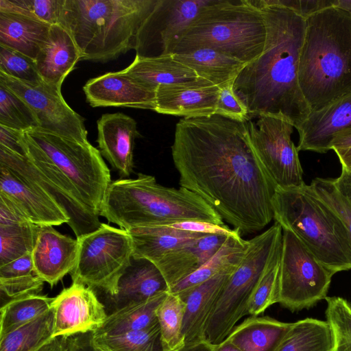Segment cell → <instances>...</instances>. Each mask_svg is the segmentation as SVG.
<instances>
[{
	"label": "cell",
	"instance_id": "obj_27",
	"mask_svg": "<svg viewBox=\"0 0 351 351\" xmlns=\"http://www.w3.org/2000/svg\"><path fill=\"white\" fill-rule=\"evenodd\" d=\"M169 286L158 267L144 258H134L121 276L117 294L110 296L114 311L168 292Z\"/></svg>",
	"mask_w": 351,
	"mask_h": 351
},
{
	"label": "cell",
	"instance_id": "obj_4",
	"mask_svg": "<svg viewBox=\"0 0 351 351\" xmlns=\"http://www.w3.org/2000/svg\"><path fill=\"white\" fill-rule=\"evenodd\" d=\"M99 216L127 231L138 228L194 220L224 225L221 215L204 199L184 187H167L154 176L112 181Z\"/></svg>",
	"mask_w": 351,
	"mask_h": 351
},
{
	"label": "cell",
	"instance_id": "obj_11",
	"mask_svg": "<svg viewBox=\"0 0 351 351\" xmlns=\"http://www.w3.org/2000/svg\"><path fill=\"white\" fill-rule=\"evenodd\" d=\"M273 255L267 244L259 241L249 243L242 260L216 300L206 324V341L213 345L220 343L237 322L247 315L252 294Z\"/></svg>",
	"mask_w": 351,
	"mask_h": 351
},
{
	"label": "cell",
	"instance_id": "obj_17",
	"mask_svg": "<svg viewBox=\"0 0 351 351\" xmlns=\"http://www.w3.org/2000/svg\"><path fill=\"white\" fill-rule=\"evenodd\" d=\"M92 107H128L155 110L156 90L123 70L108 72L86 82L83 86Z\"/></svg>",
	"mask_w": 351,
	"mask_h": 351
},
{
	"label": "cell",
	"instance_id": "obj_55",
	"mask_svg": "<svg viewBox=\"0 0 351 351\" xmlns=\"http://www.w3.org/2000/svg\"><path fill=\"white\" fill-rule=\"evenodd\" d=\"M351 147V130L348 131L337 138L331 143L330 149H342Z\"/></svg>",
	"mask_w": 351,
	"mask_h": 351
},
{
	"label": "cell",
	"instance_id": "obj_48",
	"mask_svg": "<svg viewBox=\"0 0 351 351\" xmlns=\"http://www.w3.org/2000/svg\"><path fill=\"white\" fill-rule=\"evenodd\" d=\"M169 228L189 232L208 234H232L234 229H230L228 226L218 225L202 221L186 220L165 224Z\"/></svg>",
	"mask_w": 351,
	"mask_h": 351
},
{
	"label": "cell",
	"instance_id": "obj_43",
	"mask_svg": "<svg viewBox=\"0 0 351 351\" xmlns=\"http://www.w3.org/2000/svg\"><path fill=\"white\" fill-rule=\"evenodd\" d=\"M280 256L281 252L274 257L263 273L251 298L247 315L258 316L269 306L278 303Z\"/></svg>",
	"mask_w": 351,
	"mask_h": 351
},
{
	"label": "cell",
	"instance_id": "obj_15",
	"mask_svg": "<svg viewBox=\"0 0 351 351\" xmlns=\"http://www.w3.org/2000/svg\"><path fill=\"white\" fill-rule=\"evenodd\" d=\"M212 0H158L137 36L136 56L158 57L169 53L182 32Z\"/></svg>",
	"mask_w": 351,
	"mask_h": 351
},
{
	"label": "cell",
	"instance_id": "obj_31",
	"mask_svg": "<svg viewBox=\"0 0 351 351\" xmlns=\"http://www.w3.org/2000/svg\"><path fill=\"white\" fill-rule=\"evenodd\" d=\"M173 54L176 60L193 69L199 77L219 88L234 83L237 75L247 65L211 49H198Z\"/></svg>",
	"mask_w": 351,
	"mask_h": 351
},
{
	"label": "cell",
	"instance_id": "obj_18",
	"mask_svg": "<svg viewBox=\"0 0 351 351\" xmlns=\"http://www.w3.org/2000/svg\"><path fill=\"white\" fill-rule=\"evenodd\" d=\"M0 194L10 199L34 224L69 223L66 213L46 193L0 164Z\"/></svg>",
	"mask_w": 351,
	"mask_h": 351
},
{
	"label": "cell",
	"instance_id": "obj_3",
	"mask_svg": "<svg viewBox=\"0 0 351 351\" xmlns=\"http://www.w3.org/2000/svg\"><path fill=\"white\" fill-rule=\"evenodd\" d=\"M298 82L311 111L351 92V13L335 7L306 19Z\"/></svg>",
	"mask_w": 351,
	"mask_h": 351
},
{
	"label": "cell",
	"instance_id": "obj_41",
	"mask_svg": "<svg viewBox=\"0 0 351 351\" xmlns=\"http://www.w3.org/2000/svg\"><path fill=\"white\" fill-rule=\"evenodd\" d=\"M0 125L21 132L39 128L30 107L0 82Z\"/></svg>",
	"mask_w": 351,
	"mask_h": 351
},
{
	"label": "cell",
	"instance_id": "obj_33",
	"mask_svg": "<svg viewBox=\"0 0 351 351\" xmlns=\"http://www.w3.org/2000/svg\"><path fill=\"white\" fill-rule=\"evenodd\" d=\"M168 292L114 311L107 316L102 326L93 332V335L94 337L117 335L158 324L157 310Z\"/></svg>",
	"mask_w": 351,
	"mask_h": 351
},
{
	"label": "cell",
	"instance_id": "obj_8",
	"mask_svg": "<svg viewBox=\"0 0 351 351\" xmlns=\"http://www.w3.org/2000/svg\"><path fill=\"white\" fill-rule=\"evenodd\" d=\"M25 156L0 146V164L48 195L68 215L76 238L98 229L99 215L88 207L77 189L52 160L25 134Z\"/></svg>",
	"mask_w": 351,
	"mask_h": 351
},
{
	"label": "cell",
	"instance_id": "obj_9",
	"mask_svg": "<svg viewBox=\"0 0 351 351\" xmlns=\"http://www.w3.org/2000/svg\"><path fill=\"white\" fill-rule=\"evenodd\" d=\"M70 179L84 203L99 215L106 192L110 184V171L99 149L39 128L24 132Z\"/></svg>",
	"mask_w": 351,
	"mask_h": 351
},
{
	"label": "cell",
	"instance_id": "obj_30",
	"mask_svg": "<svg viewBox=\"0 0 351 351\" xmlns=\"http://www.w3.org/2000/svg\"><path fill=\"white\" fill-rule=\"evenodd\" d=\"M269 316H250L225 339L241 351H274L292 326Z\"/></svg>",
	"mask_w": 351,
	"mask_h": 351
},
{
	"label": "cell",
	"instance_id": "obj_56",
	"mask_svg": "<svg viewBox=\"0 0 351 351\" xmlns=\"http://www.w3.org/2000/svg\"><path fill=\"white\" fill-rule=\"evenodd\" d=\"M178 351H214V345L204 340L199 342L185 345Z\"/></svg>",
	"mask_w": 351,
	"mask_h": 351
},
{
	"label": "cell",
	"instance_id": "obj_14",
	"mask_svg": "<svg viewBox=\"0 0 351 351\" xmlns=\"http://www.w3.org/2000/svg\"><path fill=\"white\" fill-rule=\"evenodd\" d=\"M0 82L30 107L39 129L81 143H89L84 118L67 104L61 90L45 82L31 84L1 72Z\"/></svg>",
	"mask_w": 351,
	"mask_h": 351
},
{
	"label": "cell",
	"instance_id": "obj_21",
	"mask_svg": "<svg viewBox=\"0 0 351 351\" xmlns=\"http://www.w3.org/2000/svg\"><path fill=\"white\" fill-rule=\"evenodd\" d=\"M79 242L62 234L52 226H41L32 253L37 275L51 287L74 269Z\"/></svg>",
	"mask_w": 351,
	"mask_h": 351
},
{
	"label": "cell",
	"instance_id": "obj_28",
	"mask_svg": "<svg viewBox=\"0 0 351 351\" xmlns=\"http://www.w3.org/2000/svg\"><path fill=\"white\" fill-rule=\"evenodd\" d=\"M123 71L154 90L160 86L187 83L200 78L193 69L176 60L173 53L158 57L136 55L133 62Z\"/></svg>",
	"mask_w": 351,
	"mask_h": 351
},
{
	"label": "cell",
	"instance_id": "obj_57",
	"mask_svg": "<svg viewBox=\"0 0 351 351\" xmlns=\"http://www.w3.org/2000/svg\"><path fill=\"white\" fill-rule=\"evenodd\" d=\"M214 351H241L230 342L224 339L217 345H214Z\"/></svg>",
	"mask_w": 351,
	"mask_h": 351
},
{
	"label": "cell",
	"instance_id": "obj_38",
	"mask_svg": "<svg viewBox=\"0 0 351 351\" xmlns=\"http://www.w3.org/2000/svg\"><path fill=\"white\" fill-rule=\"evenodd\" d=\"M40 226L28 219L0 224V266L32 254Z\"/></svg>",
	"mask_w": 351,
	"mask_h": 351
},
{
	"label": "cell",
	"instance_id": "obj_10",
	"mask_svg": "<svg viewBox=\"0 0 351 351\" xmlns=\"http://www.w3.org/2000/svg\"><path fill=\"white\" fill-rule=\"evenodd\" d=\"M77 239L79 250L71 272L73 282L99 289L110 296L117 294L119 279L132 259L129 232L101 223L98 229Z\"/></svg>",
	"mask_w": 351,
	"mask_h": 351
},
{
	"label": "cell",
	"instance_id": "obj_29",
	"mask_svg": "<svg viewBox=\"0 0 351 351\" xmlns=\"http://www.w3.org/2000/svg\"><path fill=\"white\" fill-rule=\"evenodd\" d=\"M133 243L134 258L155 264L168 252L208 234L178 230L165 225L141 227L128 231Z\"/></svg>",
	"mask_w": 351,
	"mask_h": 351
},
{
	"label": "cell",
	"instance_id": "obj_50",
	"mask_svg": "<svg viewBox=\"0 0 351 351\" xmlns=\"http://www.w3.org/2000/svg\"><path fill=\"white\" fill-rule=\"evenodd\" d=\"M283 4L305 19L327 8L332 7V0H281Z\"/></svg>",
	"mask_w": 351,
	"mask_h": 351
},
{
	"label": "cell",
	"instance_id": "obj_39",
	"mask_svg": "<svg viewBox=\"0 0 351 351\" xmlns=\"http://www.w3.org/2000/svg\"><path fill=\"white\" fill-rule=\"evenodd\" d=\"M186 304L176 294L168 292L156 315L165 351H178L185 346L182 324Z\"/></svg>",
	"mask_w": 351,
	"mask_h": 351
},
{
	"label": "cell",
	"instance_id": "obj_23",
	"mask_svg": "<svg viewBox=\"0 0 351 351\" xmlns=\"http://www.w3.org/2000/svg\"><path fill=\"white\" fill-rule=\"evenodd\" d=\"M82 60L80 50L68 30L59 24L52 25L48 40L38 53L35 63L47 84L61 90L62 84Z\"/></svg>",
	"mask_w": 351,
	"mask_h": 351
},
{
	"label": "cell",
	"instance_id": "obj_25",
	"mask_svg": "<svg viewBox=\"0 0 351 351\" xmlns=\"http://www.w3.org/2000/svg\"><path fill=\"white\" fill-rule=\"evenodd\" d=\"M228 236L206 234L168 252L158 261L154 265L165 278L169 290L208 261L223 245Z\"/></svg>",
	"mask_w": 351,
	"mask_h": 351
},
{
	"label": "cell",
	"instance_id": "obj_6",
	"mask_svg": "<svg viewBox=\"0 0 351 351\" xmlns=\"http://www.w3.org/2000/svg\"><path fill=\"white\" fill-rule=\"evenodd\" d=\"M266 27L252 0H212L182 32L169 53L211 49L249 64L263 52Z\"/></svg>",
	"mask_w": 351,
	"mask_h": 351
},
{
	"label": "cell",
	"instance_id": "obj_54",
	"mask_svg": "<svg viewBox=\"0 0 351 351\" xmlns=\"http://www.w3.org/2000/svg\"><path fill=\"white\" fill-rule=\"evenodd\" d=\"M339 160L341 165V169L351 171V147L335 149Z\"/></svg>",
	"mask_w": 351,
	"mask_h": 351
},
{
	"label": "cell",
	"instance_id": "obj_5",
	"mask_svg": "<svg viewBox=\"0 0 351 351\" xmlns=\"http://www.w3.org/2000/svg\"><path fill=\"white\" fill-rule=\"evenodd\" d=\"M158 0H62L58 23L82 60L107 62L135 49L140 29Z\"/></svg>",
	"mask_w": 351,
	"mask_h": 351
},
{
	"label": "cell",
	"instance_id": "obj_16",
	"mask_svg": "<svg viewBox=\"0 0 351 351\" xmlns=\"http://www.w3.org/2000/svg\"><path fill=\"white\" fill-rule=\"evenodd\" d=\"M51 308L53 337L95 332L108 316L93 289L78 282H73L53 298Z\"/></svg>",
	"mask_w": 351,
	"mask_h": 351
},
{
	"label": "cell",
	"instance_id": "obj_46",
	"mask_svg": "<svg viewBox=\"0 0 351 351\" xmlns=\"http://www.w3.org/2000/svg\"><path fill=\"white\" fill-rule=\"evenodd\" d=\"M62 0H0V9L16 11L50 25L58 23Z\"/></svg>",
	"mask_w": 351,
	"mask_h": 351
},
{
	"label": "cell",
	"instance_id": "obj_52",
	"mask_svg": "<svg viewBox=\"0 0 351 351\" xmlns=\"http://www.w3.org/2000/svg\"><path fill=\"white\" fill-rule=\"evenodd\" d=\"M339 191L351 202V171L341 169L340 176L335 179Z\"/></svg>",
	"mask_w": 351,
	"mask_h": 351
},
{
	"label": "cell",
	"instance_id": "obj_2",
	"mask_svg": "<svg viewBox=\"0 0 351 351\" xmlns=\"http://www.w3.org/2000/svg\"><path fill=\"white\" fill-rule=\"evenodd\" d=\"M252 1L264 17L265 47L237 75L233 90L247 107L250 120L276 116L297 128L311 112L298 75L306 19L281 0Z\"/></svg>",
	"mask_w": 351,
	"mask_h": 351
},
{
	"label": "cell",
	"instance_id": "obj_49",
	"mask_svg": "<svg viewBox=\"0 0 351 351\" xmlns=\"http://www.w3.org/2000/svg\"><path fill=\"white\" fill-rule=\"evenodd\" d=\"M0 146L25 156V145L23 132L0 125Z\"/></svg>",
	"mask_w": 351,
	"mask_h": 351
},
{
	"label": "cell",
	"instance_id": "obj_34",
	"mask_svg": "<svg viewBox=\"0 0 351 351\" xmlns=\"http://www.w3.org/2000/svg\"><path fill=\"white\" fill-rule=\"evenodd\" d=\"M331 347L327 322L308 317L293 322L274 351H330Z\"/></svg>",
	"mask_w": 351,
	"mask_h": 351
},
{
	"label": "cell",
	"instance_id": "obj_1",
	"mask_svg": "<svg viewBox=\"0 0 351 351\" xmlns=\"http://www.w3.org/2000/svg\"><path fill=\"white\" fill-rule=\"evenodd\" d=\"M180 186L204 199L242 234L272 219L276 186L250 143L247 121L214 114L181 119L171 145Z\"/></svg>",
	"mask_w": 351,
	"mask_h": 351
},
{
	"label": "cell",
	"instance_id": "obj_47",
	"mask_svg": "<svg viewBox=\"0 0 351 351\" xmlns=\"http://www.w3.org/2000/svg\"><path fill=\"white\" fill-rule=\"evenodd\" d=\"M215 114L240 121H248V110L233 90V83L220 88Z\"/></svg>",
	"mask_w": 351,
	"mask_h": 351
},
{
	"label": "cell",
	"instance_id": "obj_19",
	"mask_svg": "<svg viewBox=\"0 0 351 351\" xmlns=\"http://www.w3.org/2000/svg\"><path fill=\"white\" fill-rule=\"evenodd\" d=\"M220 88L204 79L160 86L156 90V112L184 118L215 114Z\"/></svg>",
	"mask_w": 351,
	"mask_h": 351
},
{
	"label": "cell",
	"instance_id": "obj_12",
	"mask_svg": "<svg viewBox=\"0 0 351 351\" xmlns=\"http://www.w3.org/2000/svg\"><path fill=\"white\" fill-rule=\"evenodd\" d=\"M334 274L290 230L282 229L278 303L294 312L327 297Z\"/></svg>",
	"mask_w": 351,
	"mask_h": 351
},
{
	"label": "cell",
	"instance_id": "obj_37",
	"mask_svg": "<svg viewBox=\"0 0 351 351\" xmlns=\"http://www.w3.org/2000/svg\"><path fill=\"white\" fill-rule=\"evenodd\" d=\"M53 298L29 294L10 300L1 308L0 337L32 321L51 308Z\"/></svg>",
	"mask_w": 351,
	"mask_h": 351
},
{
	"label": "cell",
	"instance_id": "obj_58",
	"mask_svg": "<svg viewBox=\"0 0 351 351\" xmlns=\"http://www.w3.org/2000/svg\"><path fill=\"white\" fill-rule=\"evenodd\" d=\"M332 7L337 8L351 13V0H332Z\"/></svg>",
	"mask_w": 351,
	"mask_h": 351
},
{
	"label": "cell",
	"instance_id": "obj_36",
	"mask_svg": "<svg viewBox=\"0 0 351 351\" xmlns=\"http://www.w3.org/2000/svg\"><path fill=\"white\" fill-rule=\"evenodd\" d=\"M52 308L16 330L0 337V351H35L53 337Z\"/></svg>",
	"mask_w": 351,
	"mask_h": 351
},
{
	"label": "cell",
	"instance_id": "obj_24",
	"mask_svg": "<svg viewBox=\"0 0 351 351\" xmlns=\"http://www.w3.org/2000/svg\"><path fill=\"white\" fill-rule=\"evenodd\" d=\"M237 266L217 274L180 297L186 304L182 330L185 345L205 340L206 324L216 300Z\"/></svg>",
	"mask_w": 351,
	"mask_h": 351
},
{
	"label": "cell",
	"instance_id": "obj_20",
	"mask_svg": "<svg viewBox=\"0 0 351 351\" xmlns=\"http://www.w3.org/2000/svg\"><path fill=\"white\" fill-rule=\"evenodd\" d=\"M296 129L298 152L324 154L330 150L335 138L351 130V92L322 109L311 112Z\"/></svg>",
	"mask_w": 351,
	"mask_h": 351
},
{
	"label": "cell",
	"instance_id": "obj_42",
	"mask_svg": "<svg viewBox=\"0 0 351 351\" xmlns=\"http://www.w3.org/2000/svg\"><path fill=\"white\" fill-rule=\"evenodd\" d=\"M325 311L332 335L330 351H351V304L339 296H327Z\"/></svg>",
	"mask_w": 351,
	"mask_h": 351
},
{
	"label": "cell",
	"instance_id": "obj_45",
	"mask_svg": "<svg viewBox=\"0 0 351 351\" xmlns=\"http://www.w3.org/2000/svg\"><path fill=\"white\" fill-rule=\"evenodd\" d=\"M310 186L340 219L351 243V202L339 191L335 179L315 178Z\"/></svg>",
	"mask_w": 351,
	"mask_h": 351
},
{
	"label": "cell",
	"instance_id": "obj_22",
	"mask_svg": "<svg viewBox=\"0 0 351 351\" xmlns=\"http://www.w3.org/2000/svg\"><path fill=\"white\" fill-rule=\"evenodd\" d=\"M97 142L103 156L122 178L134 168L135 140L140 136L136 121L122 113H106L97 121Z\"/></svg>",
	"mask_w": 351,
	"mask_h": 351
},
{
	"label": "cell",
	"instance_id": "obj_35",
	"mask_svg": "<svg viewBox=\"0 0 351 351\" xmlns=\"http://www.w3.org/2000/svg\"><path fill=\"white\" fill-rule=\"evenodd\" d=\"M44 282L34 270L32 254L0 266V290L10 300L37 294Z\"/></svg>",
	"mask_w": 351,
	"mask_h": 351
},
{
	"label": "cell",
	"instance_id": "obj_7",
	"mask_svg": "<svg viewBox=\"0 0 351 351\" xmlns=\"http://www.w3.org/2000/svg\"><path fill=\"white\" fill-rule=\"evenodd\" d=\"M272 208L274 221L292 232L333 274L351 269V243L347 230L310 184L276 188Z\"/></svg>",
	"mask_w": 351,
	"mask_h": 351
},
{
	"label": "cell",
	"instance_id": "obj_59",
	"mask_svg": "<svg viewBox=\"0 0 351 351\" xmlns=\"http://www.w3.org/2000/svg\"><path fill=\"white\" fill-rule=\"evenodd\" d=\"M98 348V347H97ZM100 351H108V350H104V349H101V348H99Z\"/></svg>",
	"mask_w": 351,
	"mask_h": 351
},
{
	"label": "cell",
	"instance_id": "obj_40",
	"mask_svg": "<svg viewBox=\"0 0 351 351\" xmlns=\"http://www.w3.org/2000/svg\"><path fill=\"white\" fill-rule=\"evenodd\" d=\"M93 340L97 347L108 351H165L158 324L117 335L93 336Z\"/></svg>",
	"mask_w": 351,
	"mask_h": 351
},
{
	"label": "cell",
	"instance_id": "obj_32",
	"mask_svg": "<svg viewBox=\"0 0 351 351\" xmlns=\"http://www.w3.org/2000/svg\"><path fill=\"white\" fill-rule=\"evenodd\" d=\"M248 247V240L234 228L220 249L203 265L173 287L169 292L182 297L190 290L217 274L239 264Z\"/></svg>",
	"mask_w": 351,
	"mask_h": 351
},
{
	"label": "cell",
	"instance_id": "obj_53",
	"mask_svg": "<svg viewBox=\"0 0 351 351\" xmlns=\"http://www.w3.org/2000/svg\"><path fill=\"white\" fill-rule=\"evenodd\" d=\"M35 351H66V337H54Z\"/></svg>",
	"mask_w": 351,
	"mask_h": 351
},
{
	"label": "cell",
	"instance_id": "obj_13",
	"mask_svg": "<svg viewBox=\"0 0 351 351\" xmlns=\"http://www.w3.org/2000/svg\"><path fill=\"white\" fill-rule=\"evenodd\" d=\"M293 125L287 119L271 115L247 121L251 146L276 188L302 184L303 170L297 147L291 140Z\"/></svg>",
	"mask_w": 351,
	"mask_h": 351
},
{
	"label": "cell",
	"instance_id": "obj_26",
	"mask_svg": "<svg viewBox=\"0 0 351 351\" xmlns=\"http://www.w3.org/2000/svg\"><path fill=\"white\" fill-rule=\"evenodd\" d=\"M52 25L29 15L0 9V45L36 60Z\"/></svg>",
	"mask_w": 351,
	"mask_h": 351
},
{
	"label": "cell",
	"instance_id": "obj_44",
	"mask_svg": "<svg viewBox=\"0 0 351 351\" xmlns=\"http://www.w3.org/2000/svg\"><path fill=\"white\" fill-rule=\"evenodd\" d=\"M0 72L31 84H38L44 82L37 70L34 60L1 45Z\"/></svg>",
	"mask_w": 351,
	"mask_h": 351
},
{
	"label": "cell",
	"instance_id": "obj_51",
	"mask_svg": "<svg viewBox=\"0 0 351 351\" xmlns=\"http://www.w3.org/2000/svg\"><path fill=\"white\" fill-rule=\"evenodd\" d=\"M66 351H100L94 342L93 332L66 337Z\"/></svg>",
	"mask_w": 351,
	"mask_h": 351
}]
</instances>
